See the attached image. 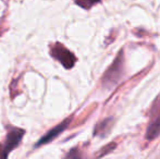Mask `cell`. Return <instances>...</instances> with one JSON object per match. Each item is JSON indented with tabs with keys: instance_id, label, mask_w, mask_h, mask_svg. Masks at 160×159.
Wrapping results in <instances>:
<instances>
[{
	"instance_id": "5b68a950",
	"label": "cell",
	"mask_w": 160,
	"mask_h": 159,
	"mask_svg": "<svg viewBox=\"0 0 160 159\" xmlns=\"http://www.w3.org/2000/svg\"><path fill=\"white\" fill-rule=\"evenodd\" d=\"M113 122L114 119L113 118H108V119H105L103 121H101L100 123L96 125L95 130H94V135H98L100 137H105L108 134L110 133V131L113 127Z\"/></svg>"
},
{
	"instance_id": "52a82bcc",
	"label": "cell",
	"mask_w": 160,
	"mask_h": 159,
	"mask_svg": "<svg viewBox=\"0 0 160 159\" xmlns=\"http://www.w3.org/2000/svg\"><path fill=\"white\" fill-rule=\"evenodd\" d=\"M63 159H84L83 157V154L78 147H74V148L70 149L65 156L63 157Z\"/></svg>"
},
{
	"instance_id": "ba28073f",
	"label": "cell",
	"mask_w": 160,
	"mask_h": 159,
	"mask_svg": "<svg viewBox=\"0 0 160 159\" xmlns=\"http://www.w3.org/2000/svg\"><path fill=\"white\" fill-rule=\"evenodd\" d=\"M78 6H80L83 9H91L93 6L98 3L100 0H74Z\"/></svg>"
},
{
	"instance_id": "7a4b0ae2",
	"label": "cell",
	"mask_w": 160,
	"mask_h": 159,
	"mask_svg": "<svg viewBox=\"0 0 160 159\" xmlns=\"http://www.w3.org/2000/svg\"><path fill=\"white\" fill-rule=\"evenodd\" d=\"M50 55L57 61H59L65 69L73 68L76 62L75 56L60 42H56L50 47Z\"/></svg>"
},
{
	"instance_id": "3957f363",
	"label": "cell",
	"mask_w": 160,
	"mask_h": 159,
	"mask_svg": "<svg viewBox=\"0 0 160 159\" xmlns=\"http://www.w3.org/2000/svg\"><path fill=\"white\" fill-rule=\"evenodd\" d=\"M25 131L19 127H8V134H7V140H6V145H4V153L6 156L8 157L9 153L11 151L15 148L18 145L20 144V142L23 138Z\"/></svg>"
},
{
	"instance_id": "277c9868",
	"label": "cell",
	"mask_w": 160,
	"mask_h": 159,
	"mask_svg": "<svg viewBox=\"0 0 160 159\" xmlns=\"http://www.w3.org/2000/svg\"><path fill=\"white\" fill-rule=\"evenodd\" d=\"M71 120H72V117L68 118V119L63 120L58 125H56V127H53V129H51L50 131L47 132V133L38 141L37 144L35 145V147H39V146H42V145L48 144V143H50L51 141L55 140V138L57 137V136H59L65 129H68V127H69L70 123H71Z\"/></svg>"
},
{
	"instance_id": "8992f818",
	"label": "cell",
	"mask_w": 160,
	"mask_h": 159,
	"mask_svg": "<svg viewBox=\"0 0 160 159\" xmlns=\"http://www.w3.org/2000/svg\"><path fill=\"white\" fill-rule=\"evenodd\" d=\"M160 135V117L150 123L146 131V138L147 141H154Z\"/></svg>"
},
{
	"instance_id": "6da1fadb",
	"label": "cell",
	"mask_w": 160,
	"mask_h": 159,
	"mask_svg": "<svg viewBox=\"0 0 160 159\" xmlns=\"http://www.w3.org/2000/svg\"><path fill=\"white\" fill-rule=\"evenodd\" d=\"M123 74H124V56H123V50H120L116 59L101 77V84L105 88H112L120 82Z\"/></svg>"
},
{
	"instance_id": "9c48e42d",
	"label": "cell",
	"mask_w": 160,
	"mask_h": 159,
	"mask_svg": "<svg viewBox=\"0 0 160 159\" xmlns=\"http://www.w3.org/2000/svg\"><path fill=\"white\" fill-rule=\"evenodd\" d=\"M117 147V144L114 142H112V143H110V144H108L107 146H105V147H102V148L99 151V154L97 155V158H101V157H103L105 155H107V154H109L110 152H112L114 148Z\"/></svg>"
},
{
	"instance_id": "30bf717a",
	"label": "cell",
	"mask_w": 160,
	"mask_h": 159,
	"mask_svg": "<svg viewBox=\"0 0 160 159\" xmlns=\"http://www.w3.org/2000/svg\"><path fill=\"white\" fill-rule=\"evenodd\" d=\"M0 159H7L6 153H4V146L0 144Z\"/></svg>"
}]
</instances>
